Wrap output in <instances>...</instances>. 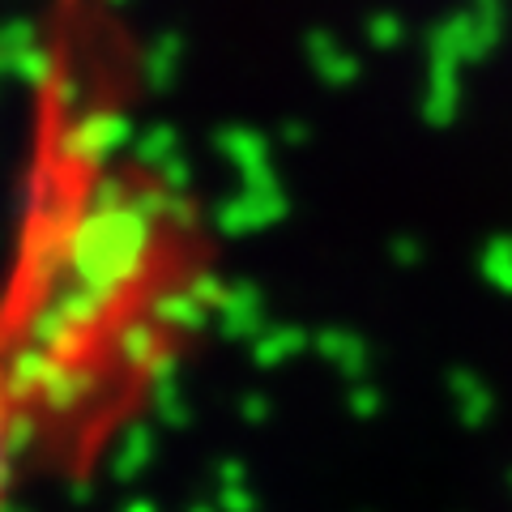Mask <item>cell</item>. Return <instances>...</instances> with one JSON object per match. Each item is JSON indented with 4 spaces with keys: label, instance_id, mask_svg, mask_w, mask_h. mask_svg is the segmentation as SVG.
Wrapping results in <instances>:
<instances>
[{
    "label": "cell",
    "instance_id": "1",
    "mask_svg": "<svg viewBox=\"0 0 512 512\" xmlns=\"http://www.w3.org/2000/svg\"><path fill=\"white\" fill-rule=\"evenodd\" d=\"M26 205L0 291V359L26 457L86 470L141 414L184 346L201 261L188 239H175L171 205H146L120 180H39Z\"/></svg>",
    "mask_w": 512,
    "mask_h": 512
},
{
    "label": "cell",
    "instance_id": "2",
    "mask_svg": "<svg viewBox=\"0 0 512 512\" xmlns=\"http://www.w3.org/2000/svg\"><path fill=\"white\" fill-rule=\"evenodd\" d=\"M22 461H26V431H22L18 397H13L5 359H0V512L9 508V495H13V483H18Z\"/></svg>",
    "mask_w": 512,
    "mask_h": 512
}]
</instances>
